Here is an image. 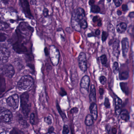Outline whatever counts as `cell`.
<instances>
[{
	"mask_svg": "<svg viewBox=\"0 0 134 134\" xmlns=\"http://www.w3.org/2000/svg\"><path fill=\"white\" fill-rule=\"evenodd\" d=\"M34 84V80L30 75H24L21 78L17 83V88L20 91L30 89Z\"/></svg>",
	"mask_w": 134,
	"mask_h": 134,
	"instance_id": "6da1fadb",
	"label": "cell"
},
{
	"mask_svg": "<svg viewBox=\"0 0 134 134\" xmlns=\"http://www.w3.org/2000/svg\"><path fill=\"white\" fill-rule=\"evenodd\" d=\"M29 96L27 93H23L21 95V106L24 115L27 118L30 112L31 105L29 103Z\"/></svg>",
	"mask_w": 134,
	"mask_h": 134,
	"instance_id": "7a4b0ae2",
	"label": "cell"
},
{
	"mask_svg": "<svg viewBox=\"0 0 134 134\" xmlns=\"http://www.w3.org/2000/svg\"><path fill=\"white\" fill-rule=\"evenodd\" d=\"M49 53L52 63L54 66H57L60 59V52L58 49L54 45H51L50 46Z\"/></svg>",
	"mask_w": 134,
	"mask_h": 134,
	"instance_id": "3957f363",
	"label": "cell"
},
{
	"mask_svg": "<svg viewBox=\"0 0 134 134\" xmlns=\"http://www.w3.org/2000/svg\"><path fill=\"white\" fill-rule=\"evenodd\" d=\"M6 102L8 106L12 109H16L19 105V97L18 95L14 94L10 96L6 99Z\"/></svg>",
	"mask_w": 134,
	"mask_h": 134,
	"instance_id": "277c9868",
	"label": "cell"
},
{
	"mask_svg": "<svg viewBox=\"0 0 134 134\" xmlns=\"http://www.w3.org/2000/svg\"><path fill=\"white\" fill-rule=\"evenodd\" d=\"M1 70L3 75L10 79L13 77L15 74V69L12 65L10 64L3 65Z\"/></svg>",
	"mask_w": 134,
	"mask_h": 134,
	"instance_id": "5b68a950",
	"label": "cell"
},
{
	"mask_svg": "<svg viewBox=\"0 0 134 134\" xmlns=\"http://www.w3.org/2000/svg\"><path fill=\"white\" fill-rule=\"evenodd\" d=\"M19 1L21 8H22V11L25 14L26 17L31 19L33 17L30 11L29 3L28 1L27 0H20Z\"/></svg>",
	"mask_w": 134,
	"mask_h": 134,
	"instance_id": "8992f818",
	"label": "cell"
},
{
	"mask_svg": "<svg viewBox=\"0 0 134 134\" xmlns=\"http://www.w3.org/2000/svg\"><path fill=\"white\" fill-rule=\"evenodd\" d=\"M10 55V49L4 45L0 47V61L3 63H5L8 61Z\"/></svg>",
	"mask_w": 134,
	"mask_h": 134,
	"instance_id": "52a82bcc",
	"label": "cell"
},
{
	"mask_svg": "<svg viewBox=\"0 0 134 134\" xmlns=\"http://www.w3.org/2000/svg\"><path fill=\"white\" fill-rule=\"evenodd\" d=\"M78 64L80 70L83 72L87 70V57L85 54L84 52L80 53L78 58Z\"/></svg>",
	"mask_w": 134,
	"mask_h": 134,
	"instance_id": "ba28073f",
	"label": "cell"
},
{
	"mask_svg": "<svg viewBox=\"0 0 134 134\" xmlns=\"http://www.w3.org/2000/svg\"><path fill=\"white\" fill-rule=\"evenodd\" d=\"M13 118L12 113L8 109L2 111L1 110L0 114V121L5 123H8L11 121Z\"/></svg>",
	"mask_w": 134,
	"mask_h": 134,
	"instance_id": "9c48e42d",
	"label": "cell"
},
{
	"mask_svg": "<svg viewBox=\"0 0 134 134\" xmlns=\"http://www.w3.org/2000/svg\"><path fill=\"white\" fill-rule=\"evenodd\" d=\"M71 24L72 27L75 30L77 31H81L82 27L81 25V20L76 17L72 15Z\"/></svg>",
	"mask_w": 134,
	"mask_h": 134,
	"instance_id": "30bf717a",
	"label": "cell"
},
{
	"mask_svg": "<svg viewBox=\"0 0 134 134\" xmlns=\"http://www.w3.org/2000/svg\"><path fill=\"white\" fill-rule=\"evenodd\" d=\"M72 15L76 17L81 21L85 18V11L83 8H78L73 11Z\"/></svg>",
	"mask_w": 134,
	"mask_h": 134,
	"instance_id": "8fae6325",
	"label": "cell"
},
{
	"mask_svg": "<svg viewBox=\"0 0 134 134\" xmlns=\"http://www.w3.org/2000/svg\"><path fill=\"white\" fill-rule=\"evenodd\" d=\"M90 84V79L89 76L85 75L82 78L80 82V87L81 89L85 90L87 92H88L89 86Z\"/></svg>",
	"mask_w": 134,
	"mask_h": 134,
	"instance_id": "7c38bea8",
	"label": "cell"
},
{
	"mask_svg": "<svg viewBox=\"0 0 134 134\" xmlns=\"http://www.w3.org/2000/svg\"><path fill=\"white\" fill-rule=\"evenodd\" d=\"M122 46L123 56L124 57H125L129 49V42L127 38L125 37L123 38L122 41Z\"/></svg>",
	"mask_w": 134,
	"mask_h": 134,
	"instance_id": "4fadbf2b",
	"label": "cell"
},
{
	"mask_svg": "<svg viewBox=\"0 0 134 134\" xmlns=\"http://www.w3.org/2000/svg\"><path fill=\"white\" fill-rule=\"evenodd\" d=\"M89 110L91 115L94 120H96L98 118V108L96 103H92L89 107Z\"/></svg>",
	"mask_w": 134,
	"mask_h": 134,
	"instance_id": "5bb4252c",
	"label": "cell"
},
{
	"mask_svg": "<svg viewBox=\"0 0 134 134\" xmlns=\"http://www.w3.org/2000/svg\"><path fill=\"white\" fill-rule=\"evenodd\" d=\"M115 113L116 115H119L121 112V108L122 107V100L118 97L115 98Z\"/></svg>",
	"mask_w": 134,
	"mask_h": 134,
	"instance_id": "9a60e30c",
	"label": "cell"
},
{
	"mask_svg": "<svg viewBox=\"0 0 134 134\" xmlns=\"http://www.w3.org/2000/svg\"><path fill=\"white\" fill-rule=\"evenodd\" d=\"M89 98L90 100L92 102V103H96V90L95 86L94 85H92V86H91Z\"/></svg>",
	"mask_w": 134,
	"mask_h": 134,
	"instance_id": "2e32d148",
	"label": "cell"
},
{
	"mask_svg": "<svg viewBox=\"0 0 134 134\" xmlns=\"http://www.w3.org/2000/svg\"><path fill=\"white\" fill-rule=\"evenodd\" d=\"M113 54L114 55L118 56L120 54V41L119 40H115L113 45Z\"/></svg>",
	"mask_w": 134,
	"mask_h": 134,
	"instance_id": "e0dca14e",
	"label": "cell"
},
{
	"mask_svg": "<svg viewBox=\"0 0 134 134\" xmlns=\"http://www.w3.org/2000/svg\"><path fill=\"white\" fill-rule=\"evenodd\" d=\"M120 115L121 118L122 120L125 122L129 121L130 118V116H129V113L127 110L124 109L121 111Z\"/></svg>",
	"mask_w": 134,
	"mask_h": 134,
	"instance_id": "ac0fdd59",
	"label": "cell"
},
{
	"mask_svg": "<svg viewBox=\"0 0 134 134\" xmlns=\"http://www.w3.org/2000/svg\"><path fill=\"white\" fill-rule=\"evenodd\" d=\"M127 29V25L124 22H122L118 24L116 26V30L119 33H124Z\"/></svg>",
	"mask_w": 134,
	"mask_h": 134,
	"instance_id": "d6986e66",
	"label": "cell"
},
{
	"mask_svg": "<svg viewBox=\"0 0 134 134\" xmlns=\"http://www.w3.org/2000/svg\"><path fill=\"white\" fill-rule=\"evenodd\" d=\"M65 5L67 11L71 13L73 8V0H65Z\"/></svg>",
	"mask_w": 134,
	"mask_h": 134,
	"instance_id": "ffe728a7",
	"label": "cell"
},
{
	"mask_svg": "<svg viewBox=\"0 0 134 134\" xmlns=\"http://www.w3.org/2000/svg\"><path fill=\"white\" fill-rule=\"evenodd\" d=\"M18 120L19 124L22 127L25 128L28 127L29 124H28L26 120L23 118V117L21 115H19L18 116Z\"/></svg>",
	"mask_w": 134,
	"mask_h": 134,
	"instance_id": "44dd1931",
	"label": "cell"
},
{
	"mask_svg": "<svg viewBox=\"0 0 134 134\" xmlns=\"http://www.w3.org/2000/svg\"><path fill=\"white\" fill-rule=\"evenodd\" d=\"M93 118L92 115H88L86 116L85 119V125L87 126H91L93 125L94 123Z\"/></svg>",
	"mask_w": 134,
	"mask_h": 134,
	"instance_id": "7402d4cb",
	"label": "cell"
},
{
	"mask_svg": "<svg viewBox=\"0 0 134 134\" xmlns=\"http://www.w3.org/2000/svg\"><path fill=\"white\" fill-rule=\"evenodd\" d=\"M120 85V87H121V89H122V91L127 95L128 94L129 89H128V87L127 86V84L122 82L121 83Z\"/></svg>",
	"mask_w": 134,
	"mask_h": 134,
	"instance_id": "603a6c76",
	"label": "cell"
},
{
	"mask_svg": "<svg viewBox=\"0 0 134 134\" xmlns=\"http://www.w3.org/2000/svg\"><path fill=\"white\" fill-rule=\"evenodd\" d=\"M100 11V7L97 5H94L91 7V12L94 13H98Z\"/></svg>",
	"mask_w": 134,
	"mask_h": 134,
	"instance_id": "cb8c5ba5",
	"label": "cell"
},
{
	"mask_svg": "<svg viewBox=\"0 0 134 134\" xmlns=\"http://www.w3.org/2000/svg\"><path fill=\"white\" fill-rule=\"evenodd\" d=\"M129 77V73L127 71L122 72L120 74L119 78L121 80H126Z\"/></svg>",
	"mask_w": 134,
	"mask_h": 134,
	"instance_id": "d4e9b609",
	"label": "cell"
},
{
	"mask_svg": "<svg viewBox=\"0 0 134 134\" xmlns=\"http://www.w3.org/2000/svg\"><path fill=\"white\" fill-rule=\"evenodd\" d=\"M56 107L58 109L59 113L60 115L61 116L62 118V119L63 120H64L65 119L66 120V119H67V117H66L64 113L63 112H62V111L61 110L60 107V106L59 105V104H58V103H57Z\"/></svg>",
	"mask_w": 134,
	"mask_h": 134,
	"instance_id": "484cf974",
	"label": "cell"
},
{
	"mask_svg": "<svg viewBox=\"0 0 134 134\" xmlns=\"http://www.w3.org/2000/svg\"><path fill=\"white\" fill-rule=\"evenodd\" d=\"M113 70L114 73L117 74L119 71V65L118 63L117 62H114L113 63Z\"/></svg>",
	"mask_w": 134,
	"mask_h": 134,
	"instance_id": "4316f807",
	"label": "cell"
},
{
	"mask_svg": "<svg viewBox=\"0 0 134 134\" xmlns=\"http://www.w3.org/2000/svg\"><path fill=\"white\" fill-rule=\"evenodd\" d=\"M10 134H24V133L17 128H14L10 131Z\"/></svg>",
	"mask_w": 134,
	"mask_h": 134,
	"instance_id": "83f0119b",
	"label": "cell"
},
{
	"mask_svg": "<svg viewBox=\"0 0 134 134\" xmlns=\"http://www.w3.org/2000/svg\"><path fill=\"white\" fill-rule=\"evenodd\" d=\"M100 61H101V63L102 64L105 65L107 63V59L106 55L103 54V55L101 56L100 57Z\"/></svg>",
	"mask_w": 134,
	"mask_h": 134,
	"instance_id": "f1b7e54d",
	"label": "cell"
},
{
	"mask_svg": "<svg viewBox=\"0 0 134 134\" xmlns=\"http://www.w3.org/2000/svg\"><path fill=\"white\" fill-rule=\"evenodd\" d=\"M44 121L46 123L49 125H51L52 123V120L51 116H48L44 118Z\"/></svg>",
	"mask_w": 134,
	"mask_h": 134,
	"instance_id": "f546056e",
	"label": "cell"
},
{
	"mask_svg": "<svg viewBox=\"0 0 134 134\" xmlns=\"http://www.w3.org/2000/svg\"><path fill=\"white\" fill-rule=\"evenodd\" d=\"M69 133V127L67 125H64L63 127L62 130V134H68Z\"/></svg>",
	"mask_w": 134,
	"mask_h": 134,
	"instance_id": "4dcf8cb0",
	"label": "cell"
},
{
	"mask_svg": "<svg viewBox=\"0 0 134 134\" xmlns=\"http://www.w3.org/2000/svg\"><path fill=\"white\" fill-rule=\"evenodd\" d=\"M81 25L82 28L86 29L87 27V21L85 19L82 20L81 21Z\"/></svg>",
	"mask_w": 134,
	"mask_h": 134,
	"instance_id": "1f68e13d",
	"label": "cell"
},
{
	"mask_svg": "<svg viewBox=\"0 0 134 134\" xmlns=\"http://www.w3.org/2000/svg\"><path fill=\"white\" fill-rule=\"evenodd\" d=\"M108 34L107 32L103 31L102 35V40L103 42H104L106 40L107 38L108 37Z\"/></svg>",
	"mask_w": 134,
	"mask_h": 134,
	"instance_id": "d6a6232c",
	"label": "cell"
},
{
	"mask_svg": "<svg viewBox=\"0 0 134 134\" xmlns=\"http://www.w3.org/2000/svg\"><path fill=\"white\" fill-rule=\"evenodd\" d=\"M9 27V26L7 24V23L4 22H1L0 23V29L1 30L2 29H5L8 27Z\"/></svg>",
	"mask_w": 134,
	"mask_h": 134,
	"instance_id": "836d02e7",
	"label": "cell"
},
{
	"mask_svg": "<svg viewBox=\"0 0 134 134\" xmlns=\"http://www.w3.org/2000/svg\"><path fill=\"white\" fill-rule=\"evenodd\" d=\"M35 114L33 113H32L30 115V123L32 125H34L35 124Z\"/></svg>",
	"mask_w": 134,
	"mask_h": 134,
	"instance_id": "e575fe53",
	"label": "cell"
},
{
	"mask_svg": "<svg viewBox=\"0 0 134 134\" xmlns=\"http://www.w3.org/2000/svg\"><path fill=\"white\" fill-rule=\"evenodd\" d=\"M104 105L106 108H109L110 107V103L108 98H105V102H104Z\"/></svg>",
	"mask_w": 134,
	"mask_h": 134,
	"instance_id": "d590c367",
	"label": "cell"
},
{
	"mask_svg": "<svg viewBox=\"0 0 134 134\" xmlns=\"http://www.w3.org/2000/svg\"><path fill=\"white\" fill-rule=\"evenodd\" d=\"M106 78L104 76H101L100 78V82L102 84L104 85L106 82Z\"/></svg>",
	"mask_w": 134,
	"mask_h": 134,
	"instance_id": "8d00e7d4",
	"label": "cell"
},
{
	"mask_svg": "<svg viewBox=\"0 0 134 134\" xmlns=\"http://www.w3.org/2000/svg\"><path fill=\"white\" fill-rule=\"evenodd\" d=\"M113 2L116 7H119L122 3V0H113Z\"/></svg>",
	"mask_w": 134,
	"mask_h": 134,
	"instance_id": "74e56055",
	"label": "cell"
},
{
	"mask_svg": "<svg viewBox=\"0 0 134 134\" xmlns=\"http://www.w3.org/2000/svg\"><path fill=\"white\" fill-rule=\"evenodd\" d=\"M108 29L109 32H110L114 33V27L112 25V24H109L108 26Z\"/></svg>",
	"mask_w": 134,
	"mask_h": 134,
	"instance_id": "f35d334b",
	"label": "cell"
},
{
	"mask_svg": "<svg viewBox=\"0 0 134 134\" xmlns=\"http://www.w3.org/2000/svg\"><path fill=\"white\" fill-rule=\"evenodd\" d=\"M60 95L62 96H65L66 95H67V93L65 90V89H64L63 88H61L60 91Z\"/></svg>",
	"mask_w": 134,
	"mask_h": 134,
	"instance_id": "ab89813d",
	"label": "cell"
},
{
	"mask_svg": "<svg viewBox=\"0 0 134 134\" xmlns=\"http://www.w3.org/2000/svg\"><path fill=\"white\" fill-rule=\"evenodd\" d=\"M0 42L4 41L6 39V35L4 34V33H1L0 34Z\"/></svg>",
	"mask_w": 134,
	"mask_h": 134,
	"instance_id": "60d3db41",
	"label": "cell"
},
{
	"mask_svg": "<svg viewBox=\"0 0 134 134\" xmlns=\"http://www.w3.org/2000/svg\"><path fill=\"white\" fill-rule=\"evenodd\" d=\"M43 15L44 17H47L49 15V11L47 8H44L43 11Z\"/></svg>",
	"mask_w": 134,
	"mask_h": 134,
	"instance_id": "b9f144b4",
	"label": "cell"
},
{
	"mask_svg": "<svg viewBox=\"0 0 134 134\" xmlns=\"http://www.w3.org/2000/svg\"><path fill=\"white\" fill-rule=\"evenodd\" d=\"M122 9L124 11H125L128 10V7L126 4H123L122 6Z\"/></svg>",
	"mask_w": 134,
	"mask_h": 134,
	"instance_id": "7bdbcfd3",
	"label": "cell"
},
{
	"mask_svg": "<svg viewBox=\"0 0 134 134\" xmlns=\"http://www.w3.org/2000/svg\"><path fill=\"white\" fill-rule=\"evenodd\" d=\"M116 132H117V129L116 128H112V130H111V134H116Z\"/></svg>",
	"mask_w": 134,
	"mask_h": 134,
	"instance_id": "ee69618b",
	"label": "cell"
},
{
	"mask_svg": "<svg viewBox=\"0 0 134 134\" xmlns=\"http://www.w3.org/2000/svg\"><path fill=\"white\" fill-rule=\"evenodd\" d=\"M94 2H95L94 0H89V5L91 6H92L93 5H94Z\"/></svg>",
	"mask_w": 134,
	"mask_h": 134,
	"instance_id": "f6af8a7d",
	"label": "cell"
},
{
	"mask_svg": "<svg viewBox=\"0 0 134 134\" xmlns=\"http://www.w3.org/2000/svg\"><path fill=\"white\" fill-rule=\"evenodd\" d=\"M30 3L32 5H35L36 4V0H30Z\"/></svg>",
	"mask_w": 134,
	"mask_h": 134,
	"instance_id": "bcb514c9",
	"label": "cell"
},
{
	"mask_svg": "<svg viewBox=\"0 0 134 134\" xmlns=\"http://www.w3.org/2000/svg\"><path fill=\"white\" fill-rule=\"evenodd\" d=\"M129 16L131 18H134V12H131L129 15Z\"/></svg>",
	"mask_w": 134,
	"mask_h": 134,
	"instance_id": "7dc6e473",
	"label": "cell"
},
{
	"mask_svg": "<svg viewBox=\"0 0 134 134\" xmlns=\"http://www.w3.org/2000/svg\"><path fill=\"white\" fill-rule=\"evenodd\" d=\"M54 130V129L53 127H50L49 130H48V132H53Z\"/></svg>",
	"mask_w": 134,
	"mask_h": 134,
	"instance_id": "c3c4849f",
	"label": "cell"
},
{
	"mask_svg": "<svg viewBox=\"0 0 134 134\" xmlns=\"http://www.w3.org/2000/svg\"><path fill=\"white\" fill-rule=\"evenodd\" d=\"M1 1L4 3V4H8L9 1V0H1Z\"/></svg>",
	"mask_w": 134,
	"mask_h": 134,
	"instance_id": "681fc988",
	"label": "cell"
},
{
	"mask_svg": "<svg viewBox=\"0 0 134 134\" xmlns=\"http://www.w3.org/2000/svg\"><path fill=\"white\" fill-rule=\"evenodd\" d=\"M99 92H100V95H102L103 93V92H104V91H103V88H100V89H99Z\"/></svg>",
	"mask_w": 134,
	"mask_h": 134,
	"instance_id": "f907efd6",
	"label": "cell"
},
{
	"mask_svg": "<svg viewBox=\"0 0 134 134\" xmlns=\"http://www.w3.org/2000/svg\"><path fill=\"white\" fill-rule=\"evenodd\" d=\"M66 31H67V32L68 33H71L72 32V30L71 29V28L70 27H67L66 28Z\"/></svg>",
	"mask_w": 134,
	"mask_h": 134,
	"instance_id": "816d5d0a",
	"label": "cell"
},
{
	"mask_svg": "<svg viewBox=\"0 0 134 134\" xmlns=\"http://www.w3.org/2000/svg\"><path fill=\"white\" fill-rule=\"evenodd\" d=\"M98 17H94L93 18V21L94 22H97V21H98Z\"/></svg>",
	"mask_w": 134,
	"mask_h": 134,
	"instance_id": "f5cc1de1",
	"label": "cell"
},
{
	"mask_svg": "<svg viewBox=\"0 0 134 134\" xmlns=\"http://www.w3.org/2000/svg\"><path fill=\"white\" fill-rule=\"evenodd\" d=\"M95 34L96 35H99L100 34V31L99 29H98L95 31Z\"/></svg>",
	"mask_w": 134,
	"mask_h": 134,
	"instance_id": "db71d44e",
	"label": "cell"
},
{
	"mask_svg": "<svg viewBox=\"0 0 134 134\" xmlns=\"http://www.w3.org/2000/svg\"><path fill=\"white\" fill-rule=\"evenodd\" d=\"M117 14H118V15H122V12H121L120 11H118L117 12Z\"/></svg>",
	"mask_w": 134,
	"mask_h": 134,
	"instance_id": "11a10c76",
	"label": "cell"
},
{
	"mask_svg": "<svg viewBox=\"0 0 134 134\" xmlns=\"http://www.w3.org/2000/svg\"><path fill=\"white\" fill-rule=\"evenodd\" d=\"M132 35H133V38H134V27L132 29Z\"/></svg>",
	"mask_w": 134,
	"mask_h": 134,
	"instance_id": "9f6ffc18",
	"label": "cell"
},
{
	"mask_svg": "<svg viewBox=\"0 0 134 134\" xmlns=\"http://www.w3.org/2000/svg\"><path fill=\"white\" fill-rule=\"evenodd\" d=\"M56 134L54 132H48L47 134Z\"/></svg>",
	"mask_w": 134,
	"mask_h": 134,
	"instance_id": "6f0895ef",
	"label": "cell"
},
{
	"mask_svg": "<svg viewBox=\"0 0 134 134\" xmlns=\"http://www.w3.org/2000/svg\"><path fill=\"white\" fill-rule=\"evenodd\" d=\"M107 0V1H108L109 2H110L111 1V0Z\"/></svg>",
	"mask_w": 134,
	"mask_h": 134,
	"instance_id": "680465c9",
	"label": "cell"
},
{
	"mask_svg": "<svg viewBox=\"0 0 134 134\" xmlns=\"http://www.w3.org/2000/svg\"><path fill=\"white\" fill-rule=\"evenodd\" d=\"M132 1L134 2V0H132Z\"/></svg>",
	"mask_w": 134,
	"mask_h": 134,
	"instance_id": "91938a15",
	"label": "cell"
},
{
	"mask_svg": "<svg viewBox=\"0 0 134 134\" xmlns=\"http://www.w3.org/2000/svg\"></svg>",
	"mask_w": 134,
	"mask_h": 134,
	"instance_id": "94428289",
	"label": "cell"
}]
</instances>
